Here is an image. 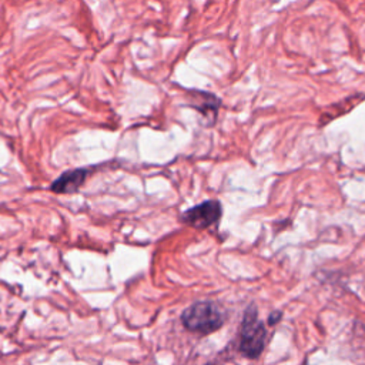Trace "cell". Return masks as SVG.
I'll return each mask as SVG.
<instances>
[{
    "instance_id": "obj_4",
    "label": "cell",
    "mask_w": 365,
    "mask_h": 365,
    "mask_svg": "<svg viewBox=\"0 0 365 365\" xmlns=\"http://www.w3.org/2000/svg\"><path fill=\"white\" fill-rule=\"evenodd\" d=\"M93 173L91 167H82V169H73L62 173L50 186V190L56 194H72L76 193L89 176Z\"/></svg>"
},
{
    "instance_id": "obj_5",
    "label": "cell",
    "mask_w": 365,
    "mask_h": 365,
    "mask_svg": "<svg viewBox=\"0 0 365 365\" xmlns=\"http://www.w3.org/2000/svg\"><path fill=\"white\" fill-rule=\"evenodd\" d=\"M193 98H191V106L198 110L204 117L210 119V122L213 123L216 116H217V110L220 108V100L210 93H204V91H197L193 93Z\"/></svg>"
},
{
    "instance_id": "obj_3",
    "label": "cell",
    "mask_w": 365,
    "mask_h": 365,
    "mask_svg": "<svg viewBox=\"0 0 365 365\" xmlns=\"http://www.w3.org/2000/svg\"><path fill=\"white\" fill-rule=\"evenodd\" d=\"M223 214L222 204L217 200H207L201 204L188 208L183 213V222L198 230H204L216 224Z\"/></svg>"
},
{
    "instance_id": "obj_2",
    "label": "cell",
    "mask_w": 365,
    "mask_h": 365,
    "mask_svg": "<svg viewBox=\"0 0 365 365\" xmlns=\"http://www.w3.org/2000/svg\"><path fill=\"white\" fill-rule=\"evenodd\" d=\"M267 328L266 324L258 319V309L254 304L248 305L240 327L238 351L250 359H255L266 348Z\"/></svg>"
},
{
    "instance_id": "obj_6",
    "label": "cell",
    "mask_w": 365,
    "mask_h": 365,
    "mask_svg": "<svg viewBox=\"0 0 365 365\" xmlns=\"http://www.w3.org/2000/svg\"><path fill=\"white\" fill-rule=\"evenodd\" d=\"M281 317H283V314H281L280 311L271 312V316L269 317V324H270V326H276V324L281 320Z\"/></svg>"
},
{
    "instance_id": "obj_1",
    "label": "cell",
    "mask_w": 365,
    "mask_h": 365,
    "mask_svg": "<svg viewBox=\"0 0 365 365\" xmlns=\"http://www.w3.org/2000/svg\"><path fill=\"white\" fill-rule=\"evenodd\" d=\"M224 321L226 312L214 301L194 302L187 307L181 314V324L186 330L204 335L220 330Z\"/></svg>"
}]
</instances>
